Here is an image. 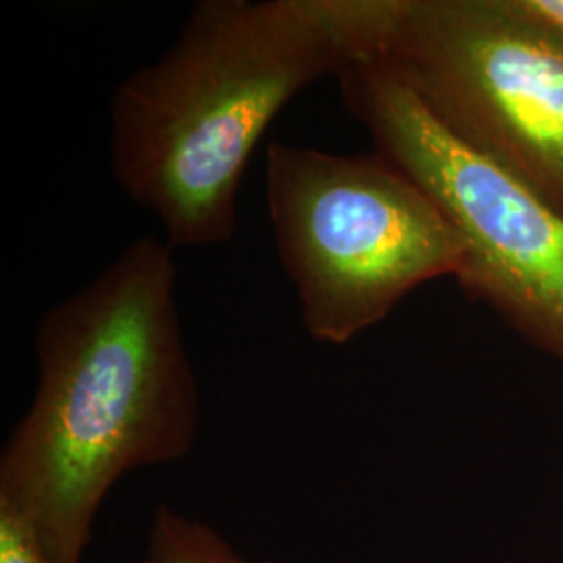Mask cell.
Masks as SVG:
<instances>
[{"label":"cell","instance_id":"obj_1","mask_svg":"<svg viewBox=\"0 0 563 563\" xmlns=\"http://www.w3.org/2000/svg\"><path fill=\"white\" fill-rule=\"evenodd\" d=\"M174 253L165 239H134L36 328L38 384L0 453V505L60 562L80 563L125 474L180 462L197 443Z\"/></svg>","mask_w":563,"mask_h":563},{"label":"cell","instance_id":"obj_2","mask_svg":"<svg viewBox=\"0 0 563 563\" xmlns=\"http://www.w3.org/2000/svg\"><path fill=\"white\" fill-rule=\"evenodd\" d=\"M397 0H201L109 104L121 192L172 249L228 244L251 157L305 88L378 59Z\"/></svg>","mask_w":563,"mask_h":563},{"label":"cell","instance_id":"obj_3","mask_svg":"<svg viewBox=\"0 0 563 563\" xmlns=\"http://www.w3.org/2000/svg\"><path fill=\"white\" fill-rule=\"evenodd\" d=\"M265 184L276 249L313 341L346 344L423 284L457 280L465 267L441 207L378 153L272 142Z\"/></svg>","mask_w":563,"mask_h":563},{"label":"cell","instance_id":"obj_4","mask_svg":"<svg viewBox=\"0 0 563 563\" xmlns=\"http://www.w3.org/2000/svg\"><path fill=\"white\" fill-rule=\"evenodd\" d=\"M374 153L441 207L465 246L457 286L523 342L563 365V216L470 148L380 59L336 76Z\"/></svg>","mask_w":563,"mask_h":563},{"label":"cell","instance_id":"obj_5","mask_svg":"<svg viewBox=\"0 0 563 563\" xmlns=\"http://www.w3.org/2000/svg\"><path fill=\"white\" fill-rule=\"evenodd\" d=\"M378 59L449 132L563 216V42L505 0H397Z\"/></svg>","mask_w":563,"mask_h":563},{"label":"cell","instance_id":"obj_6","mask_svg":"<svg viewBox=\"0 0 563 563\" xmlns=\"http://www.w3.org/2000/svg\"><path fill=\"white\" fill-rule=\"evenodd\" d=\"M142 563H274L241 555L207 523L190 520L167 505L153 516L148 547Z\"/></svg>","mask_w":563,"mask_h":563},{"label":"cell","instance_id":"obj_7","mask_svg":"<svg viewBox=\"0 0 563 563\" xmlns=\"http://www.w3.org/2000/svg\"><path fill=\"white\" fill-rule=\"evenodd\" d=\"M0 563H65L51 555L30 523L0 505Z\"/></svg>","mask_w":563,"mask_h":563},{"label":"cell","instance_id":"obj_8","mask_svg":"<svg viewBox=\"0 0 563 563\" xmlns=\"http://www.w3.org/2000/svg\"><path fill=\"white\" fill-rule=\"evenodd\" d=\"M507 9L563 42V0H505Z\"/></svg>","mask_w":563,"mask_h":563}]
</instances>
